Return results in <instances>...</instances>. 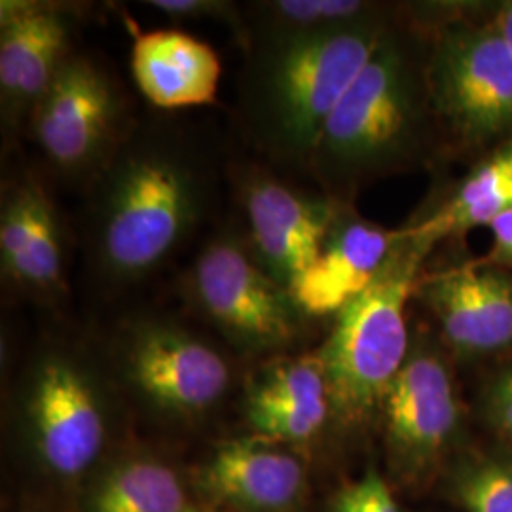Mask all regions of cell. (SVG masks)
I'll return each mask as SVG.
<instances>
[{
    "label": "cell",
    "instance_id": "4fadbf2b",
    "mask_svg": "<svg viewBox=\"0 0 512 512\" xmlns=\"http://www.w3.org/2000/svg\"><path fill=\"white\" fill-rule=\"evenodd\" d=\"M19 412L40 458L63 476L80 475L101 454L107 418L90 370L73 355H38L19 395Z\"/></svg>",
    "mask_w": 512,
    "mask_h": 512
},
{
    "label": "cell",
    "instance_id": "ba28073f",
    "mask_svg": "<svg viewBox=\"0 0 512 512\" xmlns=\"http://www.w3.org/2000/svg\"><path fill=\"white\" fill-rule=\"evenodd\" d=\"M188 308L251 351L294 344L311 319L251 253L238 222L220 226L179 279Z\"/></svg>",
    "mask_w": 512,
    "mask_h": 512
},
{
    "label": "cell",
    "instance_id": "44dd1931",
    "mask_svg": "<svg viewBox=\"0 0 512 512\" xmlns=\"http://www.w3.org/2000/svg\"><path fill=\"white\" fill-rule=\"evenodd\" d=\"M439 486L458 512H512V448L486 437L475 439Z\"/></svg>",
    "mask_w": 512,
    "mask_h": 512
},
{
    "label": "cell",
    "instance_id": "83f0119b",
    "mask_svg": "<svg viewBox=\"0 0 512 512\" xmlns=\"http://www.w3.org/2000/svg\"><path fill=\"white\" fill-rule=\"evenodd\" d=\"M188 512H196V511H188Z\"/></svg>",
    "mask_w": 512,
    "mask_h": 512
},
{
    "label": "cell",
    "instance_id": "5bb4252c",
    "mask_svg": "<svg viewBox=\"0 0 512 512\" xmlns=\"http://www.w3.org/2000/svg\"><path fill=\"white\" fill-rule=\"evenodd\" d=\"M0 275L19 298L44 306L69 298L67 228L44 177L31 165L2 179Z\"/></svg>",
    "mask_w": 512,
    "mask_h": 512
},
{
    "label": "cell",
    "instance_id": "7402d4cb",
    "mask_svg": "<svg viewBox=\"0 0 512 512\" xmlns=\"http://www.w3.org/2000/svg\"><path fill=\"white\" fill-rule=\"evenodd\" d=\"M181 480L156 461H131L105 480L93 512H188Z\"/></svg>",
    "mask_w": 512,
    "mask_h": 512
},
{
    "label": "cell",
    "instance_id": "6da1fadb",
    "mask_svg": "<svg viewBox=\"0 0 512 512\" xmlns=\"http://www.w3.org/2000/svg\"><path fill=\"white\" fill-rule=\"evenodd\" d=\"M219 175L196 133L171 118H139L84 188L82 255L99 298H122L164 270L211 217Z\"/></svg>",
    "mask_w": 512,
    "mask_h": 512
},
{
    "label": "cell",
    "instance_id": "30bf717a",
    "mask_svg": "<svg viewBox=\"0 0 512 512\" xmlns=\"http://www.w3.org/2000/svg\"><path fill=\"white\" fill-rule=\"evenodd\" d=\"M412 302L433 319L440 344L458 368L486 370L512 357V274L465 258L423 268Z\"/></svg>",
    "mask_w": 512,
    "mask_h": 512
},
{
    "label": "cell",
    "instance_id": "484cf974",
    "mask_svg": "<svg viewBox=\"0 0 512 512\" xmlns=\"http://www.w3.org/2000/svg\"><path fill=\"white\" fill-rule=\"evenodd\" d=\"M488 230L492 234V245L482 260L512 274V207L499 215Z\"/></svg>",
    "mask_w": 512,
    "mask_h": 512
},
{
    "label": "cell",
    "instance_id": "7a4b0ae2",
    "mask_svg": "<svg viewBox=\"0 0 512 512\" xmlns=\"http://www.w3.org/2000/svg\"><path fill=\"white\" fill-rule=\"evenodd\" d=\"M429 50L431 23L423 2H408L321 131L308 175L323 194L355 203L365 188L387 177L444 167Z\"/></svg>",
    "mask_w": 512,
    "mask_h": 512
},
{
    "label": "cell",
    "instance_id": "d4e9b609",
    "mask_svg": "<svg viewBox=\"0 0 512 512\" xmlns=\"http://www.w3.org/2000/svg\"><path fill=\"white\" fill-rule=\"evenodd\" d=\"M332 512H408L401 507L389 482L376 467H368L365 475L342 488Z\"/></svg>",
    "mask_w": 512,
    "mask_h": 512
},
{
    "label": "cell",
    "instance_id": "52a82bcc",
    "mask_svg": "<svg viewBox=\"0 0 512 512\" xmlns=\"http://www.w3.org/2000/svg\"><path fill=\"white\" fill-rule=\"evenodd\" d=\"M137 122L122 80L99 55L76 50L33 110L25 137L57 179L84 190Z\"/></svg>",
    "mask_w": 512,
    "mask_h": 512
},
{
    "label": "cell",
    "instance_id": "cb8c5ba5",
    "mask_svg": "<svg viewBox=\"0 0 512 512\" xmlns=\"http://www.w3.org/2000/svg\"><path fill=\"white\" fill-rule=\"evenodd\" d=\"M145 6L164 14L165 18L177 21H215L224 25L238 42L241 52L245 50L247 31L241 2L234 0H147Z\"/></svg>",
    "mask_w": 512,
    "mask_h": 512
},
{
    "label": "cell",
    "instance_id": "8992f818",
    "mask_svg": "<svg viewBox=\"0 0 512 512\" xmlns=\"http://www.w3.org/2000/svg\"><path fill=\"white\" fill-rule=\"evenodd\" d=\"M458 365L433 329H412L403 368L378 414L393 476L410 490H427L475 442L471 403L461 395Z\"/></svg>",
    "mask_w": 512,
    "mask_h": 512
},
{
    "label": "cell",
    "instance_id": "d6986e66",
    "mask_svg": "<svg viewBox=\"0 0 512 512\" xmlns=\"http://www.w3.org/2000/svg\"><path fill=\"white\" fill-rule=\"evenodd\" d=\"M205 480L220 499L260 512L291 507L306 482L298 459L260 437L222 444L209 461Z\"/></svg>",
    "mask_w": 512,
    "mask_h": 512
},
{
    "label": "cell",
    "instance_id": "3957f363",
    "mask_svg": "<svg viewBox=\"0 0 512 512\" xmlns=\"http://www.w3.org/2000/svg\"><path fill=\"white\" fill-rule=\"evenodd\" d=\"M397 19L249 48L234 112L243 141L270 164L308 173L325 124Z\"/></svg>",
    "mask_w": 512,
    "mask_h": 512
},
{
    "label": "cell",
    "instance_id": "7c38bea8",
    "mask_svg": "<svg viewBox=\"0 0 512 512\" xmlns=\"http://www.w3.org/2000/svg\"><path fill=\"white\" fill-rule=\"evenodd\" d=\"M84 6L57 0L0 2V128L4 150L25 137L40 99L78 50Z\"/></svg>",
    "mask_w": 512,
    "mask_h": 512
},
{
    "label": "cell",
    "instance_id": "277c9868",
    "mask_svg": "<svg viewBox=\"0 0 512 512\" xmlns=\"http://www.w3.org/2000/svg\"><path fill=\"white\" fill-rule=\"evenodd\" d=\"M431 23L429 90L444 167L512 143V54L490 2H423Z\"/></svg>",
    "mask_w": 512,
    "mask_h": 512
},
{
    "label": "cell",
    "instance_id": "603a6c76",
    "mask_svg": "<svg viewBox=\"0 0 512 512\" xmlns=\"http://www.w3.org/2000/svg\"><path fill=\"white\" fill-rule=\"evenodd\" d=\"M471 408L486 439L512 448V357L482 370Z\"/></svg>",
    "mask_w": 512,
    "mask_h": 512
},
{
    "label": "cell",
    "instance_id": "e0dca14e",
    "mask_svg": "<svg viewBox=\"0 0 512 512\" xmlns=\"http://www.w3.org/2000/svg\"><path fill=\"white\" fill-rule=\"evenodd\" d=\"M511 207L512 143H507L476 158L458 179L437 184L403 226L437 249L488 228Z\"/></svg>",
    "mask_w": 512,
    "mask_h": 512
},
{
    "label": "cell",
    "instance_id": "2e32d148",
    "mask_svg": "<svg viewBox=\"0 0 512 512\" xmlns=\"http://www.w3.org/2000/svg\"><path fill=\"white\" fill-rule=\"evenodd\" d=\"M245 418L260 439L275 444H304L338 427L319 351L264 366L247 387Z\"/></svg>",
    "mask_w": 512,
    "mask_h": 512
},
{
    "label": "cell",
    "instance_id": "ac0fdd59",
    "mask_svg": "<svg viewBox=\"0 0 512 512\" xmlns=\"http://www.w3.org/2000/svg\"><path fill=\"white\" fill-rule=\"evenodd\" d=\"M135 86L158 110L213 105L222 63L207 42L177 29L141 33L131 46Z\"/></svg>",
    "mask_w": 512,
    "mask_h": 512
},
{
    "label": "cell",
    "instance_id": "8fae6325",
    "mask_svg": "<svg viewBox=\"0 0 512 512\" xmlns=\"http://www.w3.org/2000/svg\"><path fill=\"white\" fill-rule=\"evenodd\" d=\"M228 177L239 209L238 224L256 260L293 291L313 264L338 202L277 177L260 164L232 165Z\"/></svg>",
    "mask_w": 512,
    "mask_h": 512
},
{
    "label": "cell",
    "instance_id": "9c48e42d",
    "mask_svg": "<svg viewBox=\"0 0 512 512\" xmlns=\"http://www.w3.org/2000/svg\"><path fill=\"white\" fill-rule=\"evenodd\" d=\"M120 374L152 410L198 418L226 397L232 368L226 357L175 319L139 315L118 332Z\"/></svg>",
    "mask_w": 512,
    "mask_h": 512
},
{
    "label": "cell",
    "instance_id": "9a60e30c",
    "mask_svg": "<svg viewBox=\"0 0 512 512\" xmlns=\"http://www.w3.org/2000/svg\"><path fill=\"white\" fill-rule=\"evenodd\" d=\"M401 238V226L385 228L363 217L355 203L338 202L317 258L293 287L296 302L311 321H334L382 272Z\"/></svg>",
    "mask_w": 512,
    "mask_h": 512
},
{
    "label": "cell",
    "instance_id": "ffe728a7",
    "mask_svg": "<svg viewBox=\"0 0 512 512\" xmlns=\"http://www.w3.org/2000/svg\"><path fill=\"white\" fill-rule=\"evenodd\" d=\"M241 6L247 31L243 54L256 44L393 21L406 12V2L385 0H251Z\"/></svg>",
    "mask_w": 512,
    "mask_h": 512
},
{
    "label": "cell",
    "instance_id": "5b68a950",
    "mask_svg": "<svg viewBox=\"0 0 512 512\" xmlns=\"http://www.w3.org/2000/svg\"><path fill=\"white\" fill-rule=\"evenodd\" d=\"M382 272L353 298L317 348L329 378L338 429L359 431L378 423L385 393L403 368L412 344L408 306L435 247L410 230Z\"/></svg>",
    "mask_w": 512,
    "mask_h": 512
},
{
    "label": "cell",
    "instance_id": "4316f807",
    "mask_svg": "<svg viewBox=\"0 0 512 512\" xmlns=\"http://www.w3.org/2000/svg\"><path fill=\"white\" fill-rule=\"evenodd\" d=\"M490 19L512 54V0L490 2Z\"/></svg>",
    "mask_w": 512,
    "mask_h": 512
}]
</instances>
